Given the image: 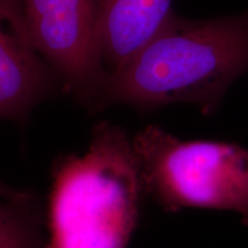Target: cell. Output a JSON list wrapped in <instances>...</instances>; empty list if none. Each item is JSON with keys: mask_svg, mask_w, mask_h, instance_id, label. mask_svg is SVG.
Listing matches in <instances>:
<instances>
[{"mask_svg": "<svg viewBox=\"0 0 248 248\" xmlns=\"http://www.w3.org/2000/svg\"><path fill=\"white\" fill-rule=\"evenodd\" d=\"M172 0H102L98 53L107 74L119 70L171 16Z\"/></svg>", "mask_w": 248, "mask_h": 248, "instance_id": "8992f818", "label": "cell"}, {"mask_svg": "<svg viewBox=\"0 0 248 248\" xmlns=\"http://www.w3.org/2000/svg\"><path fill=\"white\" fill-rule=\"evenodd\" d=\"M53 73L36 47L22 0H0V121L24 123L53 91Z\"/></svg>", "mask_w": 248, "mask_h": 248, "instance_id": "5b68a950", "label": "cell"}, {"mask_svg": "<svg viewBox=\"0 0 248 248\" xmlns=\"http://www.w3.org/2000/svg\"><path fill=\"white\" fill-rule=\"evenodd\" d=\"M246 71L248 12L200 21L172 13L135 57L107 74L91 110L125 105L146 113L188 102L212 115L229 86Z\"/></svg>", "mask_w": 248, "mask_h": 248, "instance_id": "6da1fadb", "label": "cell"}, {"mask_svg": "<svg viewBox=\"0 0 248 248\" xmlns=\"http://www.w3.org/2000/svg\"><path fill=\"white\" fill-rule=\"evenodd\" d=\"M20 190H16V188L11 187V186L4 184V183L0 182V194L2 195H14L16 194Z\"/></svg>", "mask_w": 248, "mask_h": 248, "instance_id": "ba28073f", "label": "cell"}, {"mask_svg": "<svg viewBox=\"0 0 248 248\" xmlns=\"http://www.w3.org/2000/svg\"><path fill=\"white\" fill-rule=\"evenodd\" d=\"M145 197L163 212H234L248 226V151L237 144L181 140L157 125L132 137Z\"/></svg>", "mask_w": 248, "mask_h": 248, "instance_id": "3957f363", "label": "cell"}, {"mask_svg": "<svg viewBox=\"0 0 248 248\" xmlns=\"http://www.w3.org/2000/svg\"><path fill=\"white\" fill-rule=\"evenodd\" d=\"M144 198L132 138L101 121L84 154L62 155L52 166L46 248H128Z\"/></svg>", "mask_w": 248, "mask_h": 248, "instance_id": "7a4b0ae2", "label": "cell"}, {"mask_svg": "<svg viewBox=\"0 0 248 248\" xmlns=\"http://www.w3.org/2000/svg\"><path fill=\"white\" fill-rule=\"evenodd\" d=\"M45 208L33 191L0 194V248H46Z\"/></svg>", "mask_w": 248, "mask_h": 248, "instance_id": "52a82bcc", "label": "cell"}, {"mask_svg": "<svg viewBox=\"0 0 248 248\" xmlns=\"http://www.w3.org/2000/svg\"><path fill=\"white\" fill-rule=\"evenodd\" d=\"M102 0H22L36 47L64 91L92 109L107 76L98 53Z\"/></svg>", "mask_w": 248, "mask_h": 248, "instance_id": "277c9868", "label": "cell"}]
</instances>
